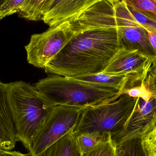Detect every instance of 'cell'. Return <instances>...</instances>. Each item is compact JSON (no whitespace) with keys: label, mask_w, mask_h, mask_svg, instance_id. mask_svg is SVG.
Here are the masks:
<instances>
[{"label":"cell","mask_w":156,"mask_h":156,"mask_svg":"<svg viewBox=\"0 0 156 156\" xmlns=\"http://www.w3.org/2000/svg\"><path fill=\"white\" fill-rule=\"evenodd\" d=\"M72 21L80 33L45 71L66 77L102 73L122 48L113 0H99Z\"/></svg>","instance_id":"cell-1"},{"label":"cell","mask_w":156,"mask_h":156,"mask_svg":"<svg viewBox=\"0 0 156 156\" xmlns=\"http://www.w3.org/2000/svg\"><path fill=\"white\" fill-rule=\"evenodd\" d=\"M6 85L16 138L29 152L35 136L54 107L29 83L19 81Z\"/></svg>","instance_id":"cell-2"},{"label":"cell","mask_w":156,"mask_h":156,"mask_svg":"<svg viewBox=\"0 0 156 156\" xmlns=\"http://www.w3.org/2000/svg\"><path fill=\"white\" fill-rule=\"evenodd\" d=\"M34 86L52 105L86 108L110 103L119 97L120 90L58 75L40 80Z\"/></svg>","instance_id":"cell-3"},{"label":"cell","mask_w":156,"mask_h":156,"mask_svg":"<svg viewBox=\"0 0 156 156\" xmlns=\"http://www.w3.org/2000/svg\"><path fill=\"white\" fill-rule=\"evenodd\" d=\"M136 99L122 94L110 103L84 108L74 132L108 134L112 138L118 135L124 129Z\"/></svg>","instance_id":"cell-4"},{"label":"cell","mask_w":156,"mask_h":156,"mask_svg":"<svg viewBox=\"0 0 156 156\" xmlns=\"http://www.w3.org/2000/svg\"><path fill=\"white\" fill-rule=\"evenodd\" d=\"M79 33L72 21H67L49 27L41 34H34L25 46L27 62L36 67L45 69Z\"/></svg>","instance_id":"cell-5"},{"label":"cell","mask_w":156,"mask_h":156,"mask_svg":"<svg viewBox=\"0 0 156 156\" xmlns=\"http://www.w3.org/2000/svg\"><path fill=\"white\" fill-rule=\"evenodd\" d=\"M83 109L66 105L55 106L35 136L28 154L41 156L47 148L76 128Z\"/></svg>","instance_id":"cell-6"},{"label":"cell","mask_w":156,"mask_h":156,"mask_svg":"<svg viewBox=\"0 0 156 156\" xmlns=\"http://www.w3.org/2000/svg\"><path fill=\"white\" fill-rule=\"evenodd\" d=\"M113 2L122 48L137 50L156 60V53L149 42L146 30L135 19L124 0H113Z\"/></svg>","instance_id":"cell-7"},{"label":"cell","mask_w":156,"mask_h":156,"mask_svg":"<svg viewBox=\"0 0 156 156\" xmlns=\"http://www.w3.org/2000/svg\"><path fill=\"white\" fill-rule=\"evenodd\" d=\"M156 124V95L146 101L137 98L133 112L124 129L112 137L115 146L130 138L141 137L147 134Z\"/></svg>","instance_id":"cell-8"},{"label":"cell","mask_w":156,"mask_h":156,"mask_svg":"<svg viewBox=\"0 0 156 156\" xmlns=\"http://www.w3.org/2000/svg\"><path fill=\"white\" fill-rule=\"evenodd\" d=\"M154 60L137 50L121 48L111 60L102 73L112 76L138 74L152 66Z\"/></svg>","instance_id":"cell-9"},{"label":"cell","mask_w":156,"mask_h":156,"mask_svg":"<svg viewBox=\"0 0 156 156\" xmlns=\"http://www.w3.org/2000/svg\"><path fill=\"white\" fill-rule=\"evenodd\" d=\"M99 0H52L43 21L50 27L79 17Z\"/></svg>","instance_id":"cell-10"},{"label":"cell","mask_w":156,"mask_h":156,"mask_svg":"<svg viewBox=\"0 0 156 156\" xmlns=\"http://www.w3.org/2000/svg\"><path fill=\"white\" fill-rule=\"evenodd\" d=\"M154 61L144 72L125 76L119 96L127 94L132 98L146 101L156 95V69Z\"/></svg>","instance_id":"cell-11"},{"label":"cell","mask_w":156,"mask_h":156,"mask_svg":"<svg viewBox=\"0 0 156 156\" xmlns=\"http://www.w3.org/2000/svg\"><path fill=\"white\" fill-rule=\"evenodd\" d=\"M17 141L7 99L6 83L0 81V148L11 151Z\"/></svg>","instance_id":"cell-12"},{"label":"cell","mask_w":156,"mask_h":156,"mask_svg":"<svg viewBox=\"0 0 156 156\" xmlns=\"http://www.w3.org/2000/svg\"><path fill=\"white\" fill-rule=\"evenodd\" d=\"M75 129L47 148L41 156H82L77 144Z\"/></svg>","instance_id":"cell-13"},{"label":"cell","mask_w":156,"mask_h":156,"mask_svg":"<svg viewBox=\"0 0 156 156\" xmlns=\"http://www.w3.org/2000/svg\"><path fill=\"white\" fill-rule=\"evenodd\" d=\"M51 2L52 0H24L18 17L30 21H43Z\"/></svg>","instance_id":"cell-14"},{"label":"cell","mask_w":156,"mask_h":156,"mask_svg":"<svg viewBox=\"0 0 156 156\" xmlns=\"http://www.w3.org/2000/svg\"><path fill=\"white\" fill-rule=\"evenodd\" d=\"M126 76H112L103 73L78 75L69 78L92 83L98 87L117 89L120 91Z\"/></svg>","instance_id":"cell-15"},{"label":"cell","mask_w":156,"mask_h":156,"mask_svg":"<svg viewBox=\"0 0 156 156\" xmlns=\"http://www.w3.org/2000/svg\"><path fill=\"white\" fill-rule=\"evenodd\" d=\"M76 136L77 144L82 154L89 152L100 143L111 137L108 134H101L97 132L83 133Z\"/></svg>","instance_id":"cell-16"},{"label":"cell","mask_w":156,"mask_h":156,"mask_svg":"<svg viewBox=\"0 0 156 156\" xmlns=\"http://www.w3.org/2000/svg\"><path fill=\"white\" fill-rule=\"evenodd\" d=\"M127 6L156 23V0H124Z\"/></svg>","instance_id":"cell-17"},{"label":"cell","mask_w":156,"mask_h":156,"mask_svg":"<svg viewBox=\"0 0 156 156\" xmlns=\"http://www.w3.org/2000/svg\"><path fill=\"white\" fill-rule=\"evenodd\" d=\"M82 156H117L116 147L111 137Z\"/></svg>","instance_id":"cell-18"},{"label":"cell","mask_w":156,"mask_h":156,"mask_svg":"<svg viewBox=\"0 0 156 156\" xmlns=\"http://www.w3.org/2000/svg\"><path fill=\"white\" fill-rule=\"evenodd\" d=\"M24 0H2L0 4V20L19 13Z\"/></svg>","instance_id":"cell-19"},{"label":"cell","mask_w":156,"mask_h":156,"mask_svg":"<svg viewBox=\"0 0 156 156\" xmlns=\"http://www.w3.org/2000/svg\"><path fill=\"white\" fill-rule=\"evenodd\" d=\"M142 139L147 156H156V124Z\"/></svg>","instance_id":"cell-20"},{"label":"cell","mask_w":156,"mask_h":156,"mask_svg":"<svg viewBox=\"0 0 156 156\" xmlns=\"http://www.w3.org/2000/svg\"><path fill=\"white\" fill-rule=\"evenodd\" d=\"M128 9L132 13L136 21L144 27L147 31H150L156 34V23L141 13L133 10L127 6Z\"/></svg>","instance_id":"cell-21"},{"label":"cell","mask_w":156,"mask_h":156,"mask_svg":"<svg viewBox=\"0 0 156 156\" xmlns=\"http://www.w3.org/2000/svg\"><path fill=\"white\" fill-rule=\"evenodd\" d=\"M0 156H31L28 154H24L17 151H6L0 148Z\"/></svg>","instance_id":"cell-22"},{"label":"cell","mask_w":156,"mask_h":156,"mask_svg":"<svg viewBox=\"0 0 156 156\" xmlns=\"http://www.w3.org/2000/svg\"><path fill=\"white\" fill-rule=\"evenodd\" d=\"M147 33L150 44L156 53V34L152 33L150 31H147Z\"/></svg>","instance_id":"cell-23"},{"label":"cell","mask_w":156,"mask_h":156,"mask_svg":"<svg viewBox=\"0 0 156 156\" xmlns=\"http://www.w3.org/2000/svg\"><path fill=\"white\" fill-rule=\"evenodd\" d=\"M154 64H155V67H156V60H155V61H154Z\"/></svg>","instance_id":"cell-24"},{"label":"cell","mask_w":156,"mask_h":156,"mask_svg":"<svg viewBox=\"0 0 156 156\" xmlns=\"http://www.w3.org/2000/svg\"><path fill=\"white\" fill-rule=\"evenodd\" d=\"M2 0H0V4L2 2Z\"/></svg>","instance_id":"cell-25"}]
</instances>
